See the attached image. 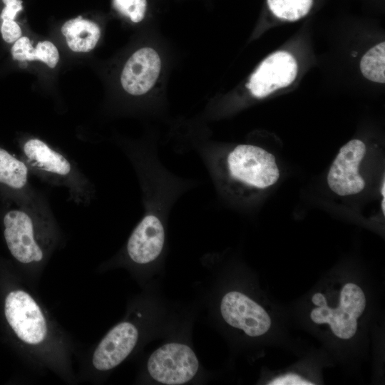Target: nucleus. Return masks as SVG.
<instances>
[{
    "label": "nucleus",
    "mask_w": 385,
    "mask_h": 385,
    "mask_svg": "<svg viewBox=\"0 0 385 385\" xmlns=\"http://www.w3.org/2000/svg\"><path fill=\"white\" fill-rule=\"evenodd\" d=\"M23 153L31 168L43 180L67 187L76 202L85 201L89 192L88 182L63 153L38 138L27 140Z\"/></svg>",
    "instance_id": "2"
},
{
    "label": "nucleus",
    "mask_w": 385,
    "mask_h": 385,
    "mask_svg": "<svg viewBox=\"0 0 385 385\" xmlns=\"http://www.w3.org/2000/svg\"><path fill=\"white\" fill-rule=\"evenodd\" d=\"M270 385H313L314 384L309 381L304 379L299 375L289 373L284 375L279 376L273 380L270 381Z\"/></svg>",
    "instance_id": "20"
},
{
    "label": "nucleus",
    "mask_w": 385,
    "mask_h": 385,
    "mask_svg": "<svg viewBox=\"0 0 385 385\" xmlns=\"http://www.w3.org/2000/svg\"><path fill=\"white\" fill-rule=\"evenodd\" d=\"M385 43L381 42L370 48L361 58L360 70L363 76L373 82L384 83Z\"/></svg>",
    "instance_id": "16"
},
{
    "label": "nucleus",
    "mask_w": 385,
    "mask_h": 385,
    "mask_svg": "<svg viewBox=\"0 0 385 385\" xmlns=\"http://www.w3.org/2000/svg\"><path fill=\"white\" fill-rule=\"evenodd\" d=\"M0 183L21 190L29 186V169L26 163L0 148Z\"/></svg>",
    "instance_id": "15"
},
{
    "label": "nucleus",
    "mask_w": 385,
    "mask_h": 385,
    "mask_svg": "<svg viewBox=\"0 0 385 385\" xmlns=\"http://www.w3.org/2000/svg\"><path fill=\"white\" fill-rule=\"evenodd\" d=\"M11 53L16 60L20 61L38 60L44 62L50 68H54L59 59L58 51L51 42L40 41L34 49L29 38L26 36L16 41L12 46Z\"/></svg>",
    "instance_id": "14"
},
{
    "label": "nucleus",
    "mask_w": 385,
    "mask_h": 385,
    "mask_svg": "<svg viewBox=\"0 0 385 385\" xmlns=\"http://www.w3.org/2000/svg\"><path fill=\"white\" fill-rule=\"evenodd\" d=\"M1 32L4 40L8 43L17 41L21 36V28L14 20H4Z\"/></svg>",
    "instance_id": "19"
},
{
    "label": "nucleus",
    "mask_w": 385,
    "mask_h": 385,
    "mask_svg": "<svg viewBox=\"0 0 385 385\" xmlns=\"http://www.w3.org/2000/svg\"><path fill=\"white\" fill-rule=\"evenodd\" d=\"M114 8L133 22L141 21L145 14L146 0H113Z\"/></svg>",
    "instance_id": "18"
},
{
    "label": "nucleus",
    "mask_w": 385,
    "mask_h": 385,
    "mask_svg": "<svg viewBox=\"0 0 385 385\" xmlns=\"http://www.w3.org/2000/svg\"><path fill=\"white\" fill-rule=\"evenodd\" d=\"M61 33L68 47L75 52H88L96 45L101 36L99 26L81 16L65 22Z\"/></svg>",
    "instance_id": "13"
},
{
    "label": "nucleus",
    "mask_w": 385,
    "mask_h": 385,
    "mask_svg": "<svg viewBox=\"0 0 385 385\" xmlns=\"http://www.w3.org/2000/svg\"><path fill=\"white\" fill-rule=\"evenodd\" d=\"M161 60L157 51L150 47L136 51L127 61L120 76L124 90L134 96L145 94L157 81Z\"/></svg>",
    "instance_id": "11"
},
{
    "label": "nucleus",
    "mask_w": 385,
    "mask_h": 385,
    "mask_svg": "<svg viewBox=\"0 0 385 385\" xmlns=\"http://www.w3.org/2000/svg\"><path fill=\"white\" fill-rule=\"evenodd\" d=\"M366 152V145L359 139L351 140L342 146L327 177L332 192L339 196H349L364 189L366 183L359 173V167Z\"/></svg>",
    "instance_id": "7"
},
{
    "label": "nucleus",
    "mask_w": 385,
    "mask_h": 385,
    "mask_svg": "<svg viewBox=\"0 0 385 385\" xmlns=\"http://www.w3.org/2000/svg\"><path fill=\"white\" fill-rule=\"evenodd\" d=\"M316 306L310 313L317 324H329L333 334L342 339L352 338L357 331V319L366 307V297L361 288L354 283L346 284L341 290L339 304L329 307L325 296L320 292L312 297Z\"/></svg>",
    "instance_id": "3"
},
{
    "label": "nucleus",
    "mask_w": 385,
    "mask_h": 385,
    "mask_svg": "<svg viewBox=\"0 0 385 385\" xmlns=\"http://www.w3.org/2000/svg\"><path fill=\"white\" fill-rule=\"evenodd\" d=\"M220 312L229 325L250 337L263 335L271 327L270 317L265 309L240 292L231 291L224 295Z\"/></svg>",
    "instance_id": "8"
},
{
    "label": "nucleus",
    "mask_w": 385,
    "mask_h": 385,
    "mask_svg": "<svg viewBox=\"0 0 385 385\" xmlns=\"http://www.w3.org/2000/svg\"><path fill=\"white\" fill-rule=\"evenodd\" d=\"M138 338V329L132 323L118 324L96 348L92 356L93 367L98 371H108L117 366L131 353Z\"/></svg>",
    "instance_id": "10"
},
{
    "label": "nucleus",
    "mask_w": 385,
    "mask_h": 385,
    "mask_svg": "<svg viewBox=\"0 0 385 385\" xmlns=\"http://www.w3.org/2000/svg\"><path fill=\"white\" fill-rule=\"evenodd\" d=\"M385 180L384 178H383V180L381 182V185L380 188L381 195L383 197H385Z\"/></svg>",
    "instance_id": "22"
},
{
    "label": "nucleus",
    "mask_w": 385,
    "mask_h": 385,
    "mask_svg": "<svg viewBox=\"0 0 385 385\" xmlns=\"http://www.w3.org/2000/svg\"><path fill=\"white\" fill-rule=\"evenodd\" d=\"M297 70V63L292 54L277 51L260 64L246 86L253 96L264 98L289 86L295 80Z\"/></svg>",
    "instance_id": "9"
},
{
    "label": "nucleus",
    "mask_w": 385,
    "mask_h": 385,
    "mask_svg": "<svg viewBox=\"0 0 385 385\" xmlns=\"http://www.w3.org/2000/svg\"><path fill=\"white\" fill-rule=\"evenodd\" d=\"M148 370L156 381L168 385L183 384L196 374L199 362L187 345L169 343L156 349L149 357Z\"/></svg>",
    "instance_id": "6"
},
{
    "label": "nucleus",
    "mask_w": 385,
    "mask_h": 385,
    "mask_svg": "<svg viewBox=\"0 0 385 385\" xmlns=\"http://www.w3.org/2000/svg\"><path fill=\"white\" fill-rule=\"evenodd\" d=\"M165 242L163 225L158 215L146 214L130 235L127 243L129 257L135 263L147 264L160 255Z\"/></svg>",
    "instance_id": "12"
},
{
    "label": "nucleus",
    "mask_w": 385,
    "mask_h": 385,
    "mask_svg": "<svg viewBox=\"0 0 385 385\" xmlns=\"http://www.w3.org/2000/svg\"><path fill=\"white\" fill-rule=\"evenodd\" d=\"M271 11L278 18L294 21L305 16L313 0H267Z\"/></svg>",
    "instance_id": "17"
},
{
    "label": "nucleus",
    "mask_w": 385,
    "mask_h": 385,
    "mask_svg": "<svg viewBox=\"0 0 385 385\" xmlns=\"http://www.w3.org/2000/svg\"><path fill=\"white\" fill-rule=\"evenodd\" d=\"M226 166L232 178L258 189L273 185L279 178L275 157L264 148L254 145H237L228 153Z\"/></svg>",
    "instance_id": "4"
},
{
    "label": "nucleus",
    "mask_w": 385,
    "mask_h": 385,
    "mask_svg": "<svg viewBox=\"0 0 385 385\" xmlns=\"http://www.w3.org/2000/svg\"><path fill=\"white\" fill-rule=\"evenodd\" d=\"M385 199L384 197H383V199L381 200V211H383V214L384 215L385 214Z\"/></svg>",
    "instance_id": "23"
},
{
    "label": "nucleus",
    "mask_w": 385,
    "mask_h": 385,
    "mask_svg": "<svg viewBox=\"0 0 385 385\" xmlns=\"http://www.w3.org/2000/svg\"><path fill=\"white\" fill-rule=\"evenodd\" d=\"M37 208L12 210L4 217V235L12 256L19 262L34 265L46 257L49 238Z\"/></svg>",
    "instance_id": "1"
},
{
    "label": "nucleus",
    "mask_w": 385,
    "mask_h": 385,
    "mask_svg": "<svg viewBox=\"0 0 385 385\" xmlns=\"http://www.w3.org/2000/svg\"><path fill=\"white\" fill-rule=\"evenodd\" d=\"M4 314L10 327L23 342L36 346L46 339V319L28 292L21 289L10 292L5 299Z\"/></svg>",
    "instance_id": "5"
},
{
    "label": "nucleus",
    "mask_w": 385,
    "mask_h": 385,
    "mask_svg": "<svg viewBox=\"0 0 385 385\" xmlns=\"http://www.w3.org/2000/svg\"><path fill=\"white\" fill-rule=\"evenodd\" d=\"M5 4L0 18L4 20H14L16 14L23 9L21 0H2Z\"/></svg>",
    "instance_id": "21"
}]
</instances>
